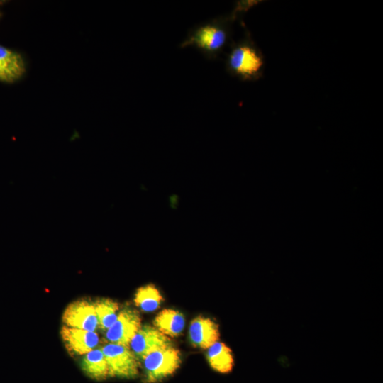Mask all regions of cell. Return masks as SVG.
<instances>
[{
  "label": "cell",
  "instance_id": "1",
  "mask_svg": "<svg viewBox=\"0 0 383 383\" xmlns=\"http://www.w3.org/2000/svg\"><path fill=\"white\" fill-rule=\"evenodd\" d=\"M233 21L228 15L199 25L188 33L180 48L192 46L207 59H216L231 41Z\"/></svg>",
  "mask_w": 383,
  "mask_h": 383
},
{
  "label": "cell",
  "instance_id": "2",
  "mask_svg": "<svg viewBox=\"0 0 383 383\" xmlns=\"http://www.w3.org/2000/svg\"><path fill=\"white\" fill-rule=\"evenodd\" d=\"M226 67L231 75L241 81H256L262 77L264 56L249 33L244 38L231 45L226 56Z\"/></svg>",
  "mask_w": 383,
  "mask_h": 383
},
{
  "label": "cell",
  "instance_id": "3",
  "mask_svg": "<svg viewBox=\"0 0 383 383\" xmlns=\"http://www.w3.org/2000/svg\"><path fill=\"white\" fill-rule=\"evenodd\" d=\"M144 383H157L174 374L179 367V350L173 345L148 354L143 360Z\"/></svg>",
  "mask_w": 383,
  "mask_h": 383
},
{
  "label": "cell",
  "instance_id": "4",
  "mask_svg": "<svg viewBox=\"0 0 383 383\" xmlns=\"http://www.w3.org/2000/svg\"><path fill=\"white\" fill-rule=\"evenodd\" d=\"M101 349L108 364L109 377L133 379L138 376L140 361L128 346L109 343Z\"/></svg>",
  "mask_w": 383,
  "mask_h": 383
},
{
  "label": "cell",
  "instance_id": "5",
  "mask_svg": "<svg viewBox=\"0 0 383 383\" xmlns=\"http://www.w3.org/2000/svg\"><path fill=\"white\" fill-rule=\"evenodd\" d=\"M172 345L170 338L155 326H141L129 343V348L139 361L150 353Z\"/></svg>",
  "mask_w": 383,
  "mask_h": 383
},
{
  "label": "cell",
  "instance_id": "6",
  "mask_svg": "<svg viewBox=\"0 0 383 383\" xmlns=\"http://www.w3.org/2000/svg\"><path fill=\"white\" fill-rule=\"evenodd\" d=\"M141 326V318L138 311L123 309L118 312L114 323L106 331V338L111 343L129 347L131 339Z\"/></svg>",
  "mask_w": 383,
  "mask_h": 383
},
{
  "label": "cell",
  "instance_id": "7",
  "mask_svg": "<svg viewBox=\"0 0 383 383\" xmlns=\"http://www.w3.org/2000/svg\"><path fill=\"white\" fill-rule=\"evenodd\" d=\"M62 321L65 326L90 331H95L98 328L94 302L87 299L76 300L68 304Z\"/></svg>",
  "mask_w": 383,
  "mask_h": 383
},
{
  "label": "cell",
  "instance_id": "8",
  "mask_svg": "<svg viewBox=\"0 0 383 383\" xmlns=\"http://www.w3.org/2000/svg\"><path fill=\"white\" fill-rule=\"evenodd\" d=\"M60 335L67 351L72 355H84L95 349L99 338L95 331L63 326Z\"/></svg>",
  "mask_w": 383,
  "mask_h": 383
},
{
  "label": "cell",
  "instance_id": "9",
  "mask_svg": "<svg viewBox=\"0 0 383 383\" xmlns=\"http://www.w3.org/2000/svg\"><path fill=\"white\" fill-rule=\"evenodd\" d=\"M189 337L194 347L208 349L218 341L220 337L218 325L209 318L197 316L189 325Z\"/></svg>",
  "mask_w": 383,
  "mask_h": 383
},
{
  "label": "cell",
  "instance_id": "10",
  "mask_svg": "<svg viewBox=\"0 0 383 383\" xmlns=\"http://www.w3.org/2000/svg\"><path fill=\"white\" fill-rule=\"evenodd\" d=\"M25 72V62L21 55L0 45V82H14Z\"/></svg>",
  "mask_w": 383,
  "mask_h": 383
},
{
  "label": "cell",
  "instance_id": "11",
  "mask_svg": "<svg viewBox=\"0 0 383 383\" xmlns=\"http://www.w3.org/2000/svg\"><path fill=\"white\" fill-rule=\"evenodd\" d=\"M153 324L164 335L174 338L182 333L185 318L184 315L177 310L165 309L157 313Z\"/></svg>",
  "mask_w": 383,
  "mask_h": 383
},
{
  "label": "cell",
  "instance_id": "12",
  "mask_svg": "<svg viewBox=\"0 0 383 383\" xmlns=\"http://www.w3.org/2000/svg\"><path fill=\"white\" fill-rule=\"evenodd\" d=\"M80 365L84 373L92 379L101 381L109 377L108 364L101 348L82 355Z\"/></svg>",
  "mask_w": 383,
  "mask_h": 383
},
{
  "label": "cell",
  "instance_id": "13",
  "mask_svg": "<svg viewBox=\"0 0 383 383\" xmlns=\"http://www.w3.org/2000/svg\"><path fill=\"white\" fill-rule=\"evenodd\" d=\"M206 357L215 371L227 374L232 371L234 364L232 350L225 343L217 341L208 348Z\"/></svg>",
  "mask_w": 383,
  "mask_h": 383
},
{
  "label": "cell",
  "instance_id": "14",
  "mask_svg": "<svg viewBox=\"0 0 383 383\" xmlns=\"http://www.w3.org/2000/svg\"><path fill=\"white\" fill-rule=\"evenodd\" d=\"M133 301L141 311L152 312L160 306L163 297L153 284H148L136 290Z\"/></svg>",
  "mask_w": 383,
  "mask_h": 383
},
{
  "label": "cell",
  "instance_id": "15",
  "mask_svg": "<svg viewBox=\"0 0 383 383\" xmlns=\"http://www.w3.org/2000/svg\"><path fill=\"white\" fill-rule=\"evenodd\" d=\"M94 304L98 319V327L106 331L117 318L119 304L107 298L98 299L94 302Z\"/></svg>",
  "mask_w": 383,
  "mask_h": 383
},
{
  "label": "cell",
  "instance_id": "16",
  "mask_svg": "<svg viewBox=\"0 0 383 383\" xmlns=\"http://www.w3.org/2000/svg\"><path fill=\"white\" fill-rule=\"evenodd\" d=\"M260 1H239L235 4V6L230 14L231 18L235 21L238 13L247 11L251 7L257 4Z\"/></svg>",
  "mask_w": 383,
  "mask_h": 383
},
{
  "label": "cell",
  "instance_id": "17",
  "mask_svg": "<svg viewBox=\"0 0 383 383\" xmlns=\"http://www.w3.org/2000/svg\"><path fill=\"white\" fill-rule=\"evenodd\" d=\"M1 11H0V17H1Z\"/></svg>",
  "mask_w": 383,
  "mask_h": 383
}]
</instances>
